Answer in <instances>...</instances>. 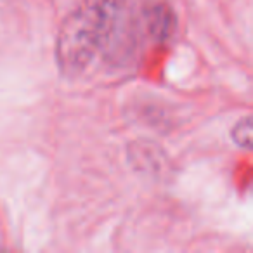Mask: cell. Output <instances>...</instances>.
I'll list each match as a JSON object with an SVG mask.
<instances>
[{"label": "cell", "instance_id": "cell-1", "mask_svg": "<svg viewBox=\"0 0 253 253\" xmlns=\"http://www.w3.org/2000/svg\"><path fill=\"white\" fill-rule=\"evenodd\" d=\"M123 28L122 0H85L63 21L56 40V64L64 77L85 73Z\"/></svg>", "mask_w": 253, "mask_h": 253}, {"label": "cell", "instance_id": "cell-2", "mask_svg": "<svg viewBox=\"0 0 253 253\" xmlns=\"http://www.w3.org/2000/svg\"><path fill=\"white\" fill-rule=\"evenodd\" d=\"M146 25H148V32L153 35V39L156 40L169 39L173 30L172 11L162 4L153 5L151 9L146 11Z\"/></svg>", "mask_w": 253, "mask_h": 253}, {"label": "cell", "instance_id": "cell-3", "mask_svg": "<svg viewBox=\"0 0 253 253\" xmlns=\"http://www.w3.org/2000/svg\"><path fill=\"white\" fill-rule=\"evenodd\" d=\"M232 141L239 148H245V149L252 148V118L248 115L234 125V128H232Z\"/></svg>", "mask_w": 253, "mask_h": 253}]
</instances>
